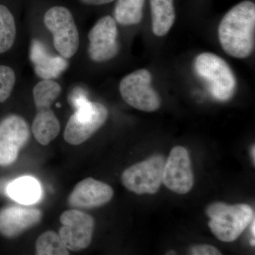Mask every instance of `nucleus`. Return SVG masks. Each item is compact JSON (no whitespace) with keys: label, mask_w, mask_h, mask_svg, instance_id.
Here are the masks:
<instances>
[{"label":"nucleus","mask_w":255,"mask_h":255,"mask_svg":"<svg viewBox=\"0 0 255 255\" xmlns=\"http://www.w3.org/2000/svg\"><path fill=\"white\" fill-rule=\"evenodd\" d=\"M81 1L87 4L102 5L109 4V3L112 2L114 0H81Z\"/></svg>","instance_id":"5701e85b"},{"label":"nucleus","mask_w":255,"mask_h":255,"mask_svg":"<svg viewBox=\"0 0 255 255\" xmlns=\"http://www.w3.org/2000/svg\"><path fill=\"white\" fill-rule=\"evenodd\" d=\"M41 210L9 206L0 209V235L11 239L41 222Z\"/></svg>","instance_id":"4468645a"},{"label":"nucleus","mask_w":255,"mask_h":255,"mask_svg":"<svg viewBox=\"0 0 255 255\" xmlns=\"http://www.w3.org/2000/svg\"><path fill=\"white\" fill-rule=\"evenodd\" d=\"M16 75L14 70L8 66L0 65V102L2 103L11 95L14 88Z\"/></svg>","instance_id":"412c9836"},{"label":"nucleus","mask_w":255,"mask_h":255,"mask_svg":"<svg viewBox=\"0 0 255 255\" xmlns=\"http://www.w3.org/2000/svg\"><path fill=\"white\" fill-rule=\"evenodd\" d=\"M190 254L193 255H222L219 250L214 246L209 245H199L193 247L190 251Z\"/></svg>","instance_id":"4be33fe9"},{"label":"nucleus","mask_w":255,"mask_h":255,"mask_svg":"<svg viewBox=\"0 0 255 255\" xmlns=\"http://www.w3.org/2000/svg\"><path fill=\"white\" fill-rule=\"evenodd\" d=\"M114 190L109 184L93 178L79 182L68 197V204L75 209H90L105 205L112 200Z\"/></svg>","instance_id":"ddd939ff"},{"label":"nucleus","mask_w":255,"mask_h":255,"mask_svg":"<svg viewBox=\"0 0 255 255\" xmlns=\"http://www.w3.org/2000/svg\"><path fill=\"white\" fill-rule=\"evenodd\" d=\"M253 225H252V233L253 234V236H255V219L253 220Z\"/></svg>","instance_id":"393cba45"},{"label":"nucleus","mask_w":255,"mask_h":255,"mask_svg":"<svg viewBox=\"0 0 255 255\" xmlns=\"http://www.w3.org/2000/svg\"><path fill=\"white\" fill-rule=\"evenodd\" d=\"M194 67L196 73L209 85L216 100L226 102L236 92V79L228 64L221 57L211 53L198 55Z\"/></svg>","instance_id":"39448f33"},{"label":"nucleus","mask_w":255,"mask_h":255,"mask_svg":"<svg viewBox=\"0 0 255 255\" xmlns=\"http://www.w3.org/2000/svg\"><path fill=\"white\" fill-rule=\"evenodd\" d=\"M16 33L14 16L6 6L0 4V53H5L12 47Z\"/></svg>","instance_id":"6ab92c4d"},{"label":"nucleus","mask_w":255,"mask_h":255,"mask_svg":"<svg viewBox=\"0 0 255 255\" xmlns=\"http://www.w3.org/2000/svg\"><path fill=\"white\" fill-rule=\"evenodd\" d=\"M152 31L164 36L173 26L175 20L174 0H150Z\"/></svg>","instance_id":"f3484780"},{"label":"nucleus","mask_w":255,"mask_h":255,"mask_svg":"<svg viewBox=\"0 0 255 255\" xmlns=\"http://www.w3.org/2000/svg\"><path fill=\"white\" fill-rule=\"evenodd\" d=\"M162 183L171 191L187 194L194 186V175L189 152L184 147L176 146L164 163Z\"/></svg>","instance_id":"9b49d317"},{"label":"nucleus","mask_w":255,"mask_h":255,"mask_svg":"<svg viewBox=\"0 0 255 255\" xmlns=\"http://www.w3.org/2000/svg\"><path fill=\"white\" fill-rule=\"evenodd\" d=\"M117 36L115 20L110 16L101 18L88 34V52L91 59L101 63L115 57L119 49Z\"/></svg>","instance_id":"f8f14e48"},{"label":"nucleus","mask_w":255,"mask_h":255,"mask_svg":"<svg viewBox=\"0 0 255 255\" xmlns=\"http://www.w3.org/2000/svg\"><path fill=\"white\" fill-rule=\"evenodd\" d=\"M255 32V4L246 0L233 6L221 20L220 43L227 54L246 58L254 50Z\"/></svg>","instance_id":"f257e3e1"},{"label":"nucleus","mask_w":255,"mask_h":255,"mask_svg":"<svg viewBox=\"0 0 255 255\" xmlns=\"http://www.w3.org/2000/svg\"><path fill=\"white\" fill-rule=\"evenodd\" d=\"M152 75L145 69L136 70L122 79L119 85L122 98L130 107L153 112L160 107V99L151 87Z\"/></svg>","instance_id":"0eeeda50"},{"label":"nucleus","mask_w":255,"mask_h":255,"mask_svg":"<svg viewBox=\"0 0 255 255\" xmlns=\"http://www.w3.org/2000/svg\"><path fill=\"white\" fill-rule=\"evenodd\" d=\"M251 246H255V240H252Z\"/></svg>","instance_id":"a878e982"},{"label":"nucleus","mask_w":255,"mask_h":255,"mask_svg":"<svg viewBox=\"0 0 255 255\" xmlns=\"http://www.w3.org/2000/svg\"><path fill=\"white\" fill-rule=\"evenodd\" d=\"M164 157L154 155L124 171L122 176L124 187L137 194H154L162 183Z\"/></svg>","instance_id":"6e6552de"},{"label":"nucleus","mask_w":255,"mask_h":255,"mask_svg":"<svg viewBox=\"0 0 255 255\" xmlns=\"http://www.w3.org/2000/svg\"><path fill=\"white\" fill-rule=\"evenodd\" d=\"M251 156L252 158L253 159V163L255 164V145H253V147H252L251 149Z\"/></svg>","instance_id":"b1692460"},{"label":"nucleus","mask_w":255,"mask_h":255,"mask_svg":"<svg viewBox=\"0 0 255 255\" xmlns=\"http://www.w3.org/2000/svg\"><path fill=\"white\" fill-rule=\"evenodd\" d=\"M59 84L52 80L38 82L33 90L36 114L31 130L38 143L47 145L58 136L60 130L59 121L51 110V105L61 92Z\"/></svg>","instance_id":"7ed1b4c3"},{"label":"nucleus","mask_w":255,"mask_h":255,"mask_svg":"<svg viewBox=\"0 0 255 255\" xmlns=\"http://www.w3.org/2000/svg\"><path fill=\"white\" fill-rule=\"evenodd\" d=\"M207 215L211 219L209 226L211 231L218 239L226 243L237 240L254 219L253 209L244 204L214 203L208 208Z\"/></svg>","instance_id":"20e7f679"},{"label":"nucleus","mask_w":255,"mask_h":255,"mask_svg":"<svg viewBox=\"0 0 255 255\" xmlns=\"http://www.w3.org/2000/svg\"><path fill=\"white\" fill-rule=\"evenodd\" d=\"M30 58L37 75L43 80L58 78L68 67L65 58L50 54L44 45L38 40L32 42Z\"/></svg>","instance_id":"2eb2a0df"},{"label":"nucleus","mask_w":255,"mask_h":255,"mask_svg":"<svg viewBox=\"0 0 255 255\" xmlns=\"http://www.w3.org/2000/svg\"><path fill=\"white\" fill-rule=\"evenodd\" d=\"M145 0H118L114 9L117 22L124 26L137 24L141 21Z\"/></svg>","instance_id":"a211bd4d"},{"label":"nucleus","mask_w":255,"mask_h":255,"mask_svg":"<svg viewBox=\"0 0 255 255\" xmlns=\"http://www.w3.org/2000/svg\"><path fill=\"white\" fill-rule=\"evenodd\" d=\"M6 193L13 200L23 205H31L41 199L42 189L34 178L22 177L8 184Z\"/></svg>","instance_id":"dca6fc26"},{"label":"nucleus","mask_w":255,"mask_h":255,"mask_svg":"<svg viewBox=\"0 0 255 255\" xmlns=\"http://www.w3.org/2000/svg\"><path fill=\"white\" fill-rule=\"evenodd\" d=\"M60 221L62 226L58 235L68 251L78 252L88 248L95 226L92 216L79 209H70L62 214Z\"/></svg>","instance_id":"1a4fd4ad"},{"label":"nucleus","mask_w":255,"mask_h":255,"mask_svg":"<svg viewBox=\"0 0 255 255\" xmlns=\"http://www.w3.org/2000/svg\"><path fill=\"white\" fill-rule=\"evenodd\" d=\"M36 253L38 255H68V248L54 231L42 233L36 243Z\"/></svg>","instance_id":"aec40b11"},{"label":"nucleus","mask_w":255,"mask_h":255,"mask_svg":"<svg viewBox=\"0 0 255 255\" xmlns=\"http://www.w3.org/2000/svg\"><path fill=\"white\" fill-rule=\"evenodd\" d=\"M31 137L27 122L20 116H7L0 122V166L14 163Z\"/></svg>","instance_id":"9d476101"},{"label":"nucleus","mask_w":255,"mask_h":255,"mask_svg":"<svg viewBox=\"0 0 255 255\" xmlns=\"http://www.w3.org/2000/svg\"><path fill=\"white\" fill-rule=\"evenodd\" d=\"M69 102L75 112L65 127L64 139L70 145H81L105 124L108 110L102 104L90 102L86 92L80 87L74 89L69 96Z\"/></svg>","instance_id":"f03ea898"},{"label":"nucleus","mask_w":255,"mask_h":255,"mask_svg":"<svg viewBox=\"0 0 255 255\" xmlns=\"http://www.w3.org/2000/svg\"><path fill=\"white\" fill-rule=\"evenodd\" d=\"M44 23L57 51L65 59L72 58L78 51L80 36L71 12L64 6H53L45 14Z\"/></svg>","instance_id":"423d86ee"}]
</instances>
